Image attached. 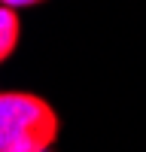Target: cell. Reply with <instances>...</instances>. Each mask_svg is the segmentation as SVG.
Returning a JSON list of instances; mask_svg holds the SVG:
<instances>
[{"label": "cell", "instance_id": "1", "mask_svg": "<svg viewBox=\"0 0 146 152\" xmlns=\"http://www.w3.org/2000/svg\"><path fill=\"white\" fill-rule=\"evenodd\" d=\"M61 119L46 97L34 91H0V152H49Z\"/></svg>", "mask_w": 146, "mask_h": 152}, {"label": "cell", "instance_id": "2", "mask_svg": "<svg viewBox=\"0 0 146 152\" xmlns=\"http://www.w3.org/2000/svg\"><path fill=\"white\" fill-rule=\"evenodd\" d=\"M18 40H21V18H18V12L0 3V64L18 49Z\"/></svg>", "mask_w": 146, "mask_h": 152}, {"label": "cell", "instance_id": "3", "mask_svg": "<svg viewBox=\"0 0 146 152\" xmlns=\"http://www.w3.org/2000/svg\"><path fill=\"white\" fill-rule=\"evenodd\" d=\"M3 6H9V9H28V6H36V3H43V0H0Z\"/></svg>", "mask_w": 146, "mask_h": 152}]
</instances>
